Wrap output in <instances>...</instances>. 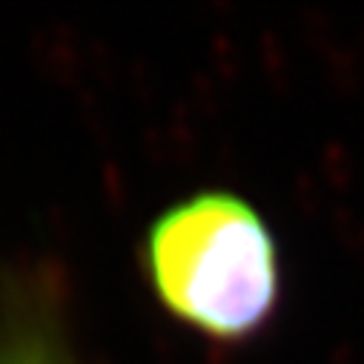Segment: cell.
<instances>
[{
  "mask_svg": "<svg viewBox=\"0 0 364 364\" xmlns=\"http://www.w3.org/2000/svg\"><path fill=\"white\" fill-rule=\"evenodd\" d=\"M144 264L158 299L221 341L250 338L279 307L276 235L235 193H198L169 207L146 235Z\"/></svg>",
  "mask_w": 364,
  "mask_h": 364,
  "instance_id": "cell-1",
  "label": "cell"
},
{
  "mask_svg": "<svg viewBox=\"0 0 364 364\" xmlns=\"http://www.w3.org/2000/svg\"><path fill=\"white\" fill-rule=\"evenodd\" d=\"M0 364H66V361L38 338H18L6 347H0Z\"/></svg>",
  "mask_w": 364,
  "mask_h": 364,
  "instance_id": "cell-2",
  "label": "cell"
}]
</instances>
